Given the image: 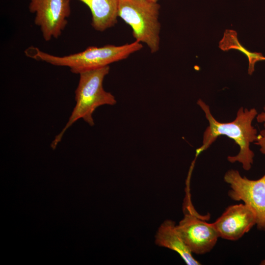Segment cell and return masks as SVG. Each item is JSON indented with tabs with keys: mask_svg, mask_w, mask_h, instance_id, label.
Returning a JSON list of instances; mask_svg holds the SVG:
<instances>
[{
	"mask_svg": "<svg viewBox=\"0 0 265 265\" xmlns=\"http://www.w3.org/2000/svg\"><path fill=\"white\" fill-rule=\"evenodd\" d=\"M78 0L89 7L92 15L91 25L96 30L104 31L117 23L118 0Z\"/></svg>",
	"mask_w": 265,
	"mask_h": 265,
	"instance_id": "10",
	"label": "cell"
},
{
	"mask_svg": "<svg viewBox=\"0 0 265 265\" xmlns=\"http://www.w3.org/2000/svg\"><path fill=\"white\" fill-rule=\"evenodd\" d=\"M224 180L231 188L229 197L250 207L255 213L257 229L265 232V174L259 179L250 180L231 169L225 174Z\"/></svg>",
	"mask_w": 265,
	"mask_h": 265,
	"instance_id": "6",
	"label": "cell"
},
{
	"mask_svg": "<svg viewBox=\"0 0 265 265\" xmlns=\"http://www.w3.org/2000/svg\"><path fill=\"white\" fill-rule=\"evenodd\" d=\"M155 243L176 252L188 265H201L193 257L172 220H165L160 225L155 235Z\"/></svg>",
	"mask_w": 265,
	"mask_h": 265,
	"instance_id": "9",
	"label": "cell"
},
{
	"mask_svg": "<svg viewBox=\"0 0 265 265\" xmlns=\"http://www.w3.org/2000/svg\"><path fill=\"white\" fill-rule=\"evenodd\" d=\"M212 224L219 238L237 240L248 233L256 224L253 210L245 204L228 207Z\"/></svg>",
	"mask_w": 265,
	"mask_h": 265,
	"instance_id": "8",
	"label": "cell"
},
{
	"mask_svg": "<svg viewBox=\"0 0 265 265\" xmlns=\"http://www.w3.org/2000/svg\"><path fill=\"white\" fill-rule=\"evenodd\" d=\"M29 10L35 13V24L46 41L57 39L66 27L71 13L69 0H29Z\"/></svg>",
	"mask_w": 265,
	"mask_h": 265,
	"instance_id": "7",
	"label": "cell"
},
{
	"mask_svg": "<svg viewBox=\"0 0 265 265\" xmlns=\"http://www.w3.org/2000/svg\"><path fill=\"white\" fill-rule=\"evenodd\" d=\"M258 122L263 123L264 129L261 131L257 135V139L255 144L260 147V151L263 154H265V106L263 111L256 116Z\"/></svg>",
	"mask_w": 265,
	"mask_h": 265,
	"instance_id": "12",
	"label": "cell"
},
{
	"mask_svg": "<svg viewBox=\"0 0 265 265\" xmlns=\"http://www.w3.org/2000/svg\"><path fill=\"white\" fill-rule=\"evenodd\" d=\"M186 201L184 218L176 225V229L192 253L202 255L211 251L216 245L218 235L212 223L194 210L191 203Z\"/></svg>",
	"mask_w": 265,
	"mask_h": 265,
	"instance_id": "5",
	"label": "cell"
},
{
	"mask_svg": "<svg viewBox=\"0 0 265 265\" xmlns=\"http://www.w3.org/2000/svg\"><path fill=\"white\" fill-rule=\"evenodd\" d=\"M264 60H265V57H264Z\"/></svg>",
	"mask_w": 265,
	"mask_h": 265,
	"instance_id": "15",
	"label": "cell"
},
{
	"mask_svg": "<svg viewBox=\"0 0 265 265\" xmlns=\"http://www.w3.org/2000/svg\"><path fill=\"white\" fill-rule=\"evenodd\" d=\"M197 104L204 111L209 126L204 132L202 145L196 150L197 155L208 148L218 136L226 135L239 147L238 153L234 156H228V160L231 163L239 162L245 170H249L255 155L250 149V144L256 142L258 135L256 129L252 126L253 121L258 114L257 110L254 108L248 109L240 107L234 121L221 123L213 117L209 106L202 100L199 99Z\"/></svg>",
	"mask_w": 265,
	"mask_h": 265,
	"instance_id": "1",
	"label": "cell"
},
{
	"mask_svg": "<svg viewBox=\"0 0 265 265\" xmlns=\"http://www.w3.org/2000/svg\"><path fill=\"white\" fill-rule=\"evenodd\" d=\"M142 48V43L135 41L119 46H90L81 52L63 56L48 53L33 46L26 49L25 53L26 56L31 58L54 66L67 67L72 73L79 74L125 59Z\"/></svg>",
	"mask_w": 265,
	"mask_h": 265,
	"instance_id": "2",
	"label": "cell"
},
{
	"mask_svg": "<svg viewBox=\"0 0 265 265\" xmlns=\"http://www.w3.org/2000/svg\"><path fill=\"white\" fill-rule=\"evenodd\" d=\"M109 70L108 65L79 74V81L75 92L76 104L65 127L51 143L53 148L56 147L66 131L79 119H82L92 126L94 125L92 114L97 107L116 103L114 96L103 87L104 80Z\"/></svg>",
	"mask_w": 265,
	"mask_h": 265,
	"instance_id": "3",
	"label": "cell"
},
{
	"mask_svg": "<svg viewBox=\"0 0 265 265\" xmlns=\"http://www.w3.org/2000/svg\"><path fill=\"white\" fill-rule=\"evenodd\" d=\"M160 7L150 0H118V17L131 27L135 41L145 43L152 53L159 49Z\"/></svg>",
	"mask_w": 265,
	"mask_h": 265,
	"instance_id": "4",
	"label": "cell"
},
{
	"mask_svg": "<svg viewBox=\"0 0 265 265\" xmlns=\"http://www.w3.org/2000/svg\"><path fill=\"white\" fill-rule=\"evenodd\" d=\"M219 47L223 51L230 49L238 50L245 54L249 60L248 74L252 75L255 70V64L259 61L264 60V56L261 53H252L247 51L239 42L237 33L233 30H226L222 39L219 43Z\"/></svg>",
	"mask_w": 265,
	"mask_h": 265,
	"instance_id": "11",
	"label": "cell"
},
{
	"mask_svg": "<svg viewBox=\"0 0 265 265\" xmlns=\"http://www.w3.org/2000/svg\"><path fill=\"white\" fill-rule=\"evenodd\" d=\"M260 265H265V258L261 261L260 264Z\"/></svg>",
	"mask_w": 265,
	"mask_h": 265,
	"instance_id": "13",
	"label": "cell"
},
{
	"mask_svg": "<svg viewBox=\"0 0 265 265\" xmlns=\"http://www.w3.org/2000/svg\"><path fill=\"white\" fill-rule=\"evenodd\" d=\"M151 1L157 2L159 0H150Z\"/></svg>",
	"mask_w": 265,
	"mask_h": 265,
	"instance_id": "14",
	"label": "cell"
}]
</instances>
